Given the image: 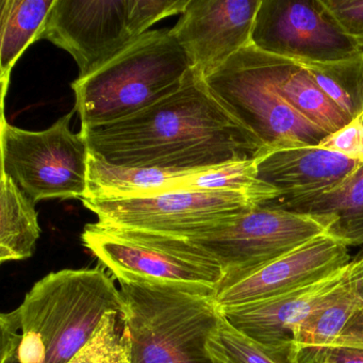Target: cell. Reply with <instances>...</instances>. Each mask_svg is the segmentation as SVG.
Returning <instances> with one entry per match:
<instances>
[{"label":"cell","mask_w":363,"mask_h":363,"mask_svg":"<svg viewBox=\"0 0 363 363\" xmlns=\"http://www.w3.org/2000/svg\"><path fill=\"white\" fill-rule=\"evenodd\" d=\"M80 133L91 155L118 167L203 172L267 154L193 69L177 91L158 103Z\"/></svg>","instance_id":"1"},{"label":"cell","mask_w":363,"mask_h":363,"mask_svg":"<svg viewBox=\"0 0 363 363\" xmlns=\"http://www.w3.org/2000/svg\"><path fill=\"white\" fill-rule=\"evenodd\" d=\"M110 311L124 314V298L101 263L52 272L35 284L20 307L0 315L1 359L69 363Z\"/></svg>","instance_id":"2"},{"label":"cell","mask_w":363,"mask_h":363,"mask_svg":"<svg viewBox=\"0 0 363 363\" xmlns=\"http://www.w3.org/2000/svg\"><path fill=\"white\" fill-rule=\"evenodd\" d=\"M192 72L171 29L150 30L99 71L72 84L82 129L133 116L177 91Z\"/></svg>","instance_id":"3"},{"label":"cell","mask_w":363,"mask_h":363,"mask_svg":"<svg viewBox=\"0 0 363 363\" xmlns=\"http://www.w3.org/2000/svg\"><path fill=\"white\" fill-rule=\"evenodd\" d=\"M133 363H212L207 341L222 318L214 291L120 282Z\"/></svg>","instance_id":"4"},{"label":"cell","mask_w":363,"mask_h":363,"mask_svg":"<svg viewBox=\"0 0 363 363\" xmlns=\"http://www.w3.org/2000/svg\"><path fill=\"white\" fill-rule=\"evenodd\" d=\"M213 96L267 152L318 146L329 133L303 118L280 93L276 57L246 46L205 80Z\"/></svg>","instance_id":"5"},{"label":"cell","mask_w":363,"mask_h":363,"mask_svg":"<svg viewBox=\"0 0 363 363\" xmlns=\"http://www.w3.org/2000/svg\"><path fill=\"white\" fill-rule=\"evenodd\" d=\"M82 242L120 282H150L214 291L224 277L220 263L179 238L116 230L88 224Z\"/></svg>","instance_id":"6"},{"label":"cell","mask_w":363,"mask_h":363,"mask_svg":"<svg viewBox=\"0 0 363 363\" xmlns=\"http://www.w3.org/2000/svg\"><path fill=\"white\" fill-rule=\"evenodd\" d=\"M74 111L43 131L12 126L1 118V173L35 203L84 199L91 152L82 133L69 128Z\"/></svg>","instance_id":"7"},{"label":"cell","mask_w":363,"mask_h":363,"mask_svg":"<svg viewBox=\"0 0 363 363\" xmlns=\"http://www.w3.org/2000/svg\"><path fill=\"white\" fill-rule=\"evenodd\" d=\"M82 201L97 216V224L106 228L179 239L201 235L258 205L245 193L193 190H173L135 199Z\"/></svg>","instance_id":"8"},{"label":"cell","mask_w":363,"mask_h":363,"mask_svg":"<svg viewBox=\"0 0 363 363\" xmlns=\"http://www.w3.org/2000/svg\"><path fill=\"white\" fill-rule=\"evenodd\" d=\"M324 233L326 228L315 218L257 205L184 240L216 259L228 277L260 267Z\"/></svg>","instance_id":"9"},{"label":"cell","mask_w":363,"mask_h":363,"mask_svg":"<svg viewBox=\"0 0 363 363\" xmlns=\"http://www.w3.org/2000/svg\"><path fill=\"white\" fill-rule=\"evenodd\" d=\"M252 45L273 56L320 63L363 52L323 0H261Z\"/></svg>","instance_id":"10"},{"label":"cell","mask_w":363,"mask_h":363,"mask_svg":"<svg viewBox=\"0 0 363 363\" xmlns=\"http://www.w3.org/2000/svg\"><path fill=\"white\" fill-rule=\"evenodd\" d=\"M42 39L72 55L77 79L99 71L137 40L129 30L126 0H56Z\"/></svg>","instance_id":"11"},{"label":"cell","mask_w":363,"mask_h":363,"mask_svg":"<svg viewBox=\"0 0 363 363\" xmlns=\"http://www.w3.org/2000/svg\"><path fill=\"white\" fill-rule=\"evenodd\" d=\"M350 261L348 246L324 233L260 267L223 278L213 298L218 308L264 301L318 281Z\"/></svg>","instance_id":"12"},{"label":"cell","mask_w":363,"mask_h":363,"mask_svg":"<svg viewBox=\"0 0 363 363\" xmlns=\"http://www.w3.org/2000/svg\"><path fill=\"white\" fill-rule=\"evenodd\" d=\"M261 0H190L172 35L193 72L207 79L231 57L252 44Z\"/></svg>","instance_id":"13"},{"label":"cell","mask_w":363,"mask_h":363,"mask_svg":"<svg viewBox=\"0 0 363 363\" xmlns=\"http://www.w3.org/2000/svg\"><path fill=\"white\" fill-rule=\"evenodd\" d=\"M363 273V250L335 273L284 294L233 307L220 308L235 328L264 345L292 343V333L316 310L335 301Z\"/></svg>","instance_id":"14"},{"label":"cell","mask_w":363,"mask_h":363,"mask_svg":"<svg viewBox=\"0 0 363 363\" xmlns=\"http://www.w3.org/2000/svg\"><path fill=\"white\" fill-rule=\"evenodd\" d=\"M363 162L318 146H298L267 152L257 161V176L290 199L325 192L339 186Z\"/></svg>","instance_id":"15"},{"label":"cell","mask_w":363,"mask_h":363,"mask_svg":"<svg viewBox=\"0 0 363 363\" xmlns=\"http://www.w3.org/2000/svg\"><path fill=\"white\" fill-rule=\"evenodd\" d=\"M318 220L327 233L350 246L363 245V163L342 184L325 192L258 203Z\"/></svg>","instance_id":"16"},{"label":"cell","mask_w":363,"mask_h":363,"mask_svg":"<svg viewBox=\"0 0 363 363\" xmlns=\"http://www.w3.org/2000/svg\"><path fill=\"white\" fill-rule=\"evenodd\" d=\"M197 173L201 172H171L118 167L91 155L89 159L88 192L84 199H135L180 190L182 182L189 176Z\"/></svg>","instance_id":"17"},{"label":"cell","mask_w":363,"mask_h":363,"mask_svg":"<svg viewBox=\"0 0 363 363\" xmlns=\"http://www.w3.org/2000/svg\"><path fill=\"white\" fill-rule=\"evenodd\" d=\"M363 307V273L328 305L316 310L292 333V344L299 363H308L316 354L339 339L356 312Z\"/></svg>","instance_id":"18"},{"label":"cell","mask_w":363,"mask_h":363,"mask_svg":"<svg viewBox=\"0 0 363 363\" xmlns=\"http://www.w3.org/2000/svg\"><path fill=\"white\" fill-rule=\"evenodd\" d=\"M35 201L6 174L0 180V262L27 260L35 254L42 229Z\"/></svg>","instance_id":"19"},{"label":"cell","mask_w":363,"mask_h":363,"mask_svg":"<svg viewBox=\"0 0 363 363\" xmlns=\"http://www.w3.org/2000/svg\"><path fill=\"white\" fill-rule=\"evenodd\" d=\"M56 0H1L0 77L3 101L7 94L10 74L23 52L35 42Z\"/></svg>","instance_id":"20"},{"label":"cell","mask_w":363,"mask_h":363,"mask_svg":"<svg viewBox=\"0 0 363 363\" xmlns=\"http://www.w3.org/2000/svg\"><path fill=\"white\" fill-rule=\"evenodd\" d=\"M275 57L280 93L303 118L329 135L352 122L320 90L301 63Z\"/></svg>","instance_id":"21"},{"label":"cell","mask_w":363,"mask_h":363,"mask_svg":"<svg viewBox=\"0 0 363 363\" xmlns=\"http://www.w3.org/2000/svg\"><path fill=\"white\" fill-rule=\"evenodd\" d=\"M297 62L350 121L363 113V52L335 62Z\"/></svg>","instance_id":"22"},{"label":"cell","mask_w":363,"mask_h":363,"mask_svg":"<svg viewBox=\"0 0 363 363\" xmlns=\"http://www.w3.org/2000/svg\"><path fill=\"white\" fill-rule=\"evenodd\" d=\"M206 348L212 363H299L292 343L264 345L238 330L224 315Z\"/></svg>","instance_id":"23"},{"label":"cell","mask_w":363,"mask_h":363,"mask_svg":"<svg viewBox=\"0 0 363 363\" xmlns=\"http://www.w3.org/2000/svg\"><path fill=\"white\" fill-rule=\"evenodd\" d=\"M257 161L258 159L227 163L189 176L180 190L245 193L258 203L275 199L277 192L258 179Z\"/></svg>","instance_id":"24"},{"label":"cell","mask_w":363,"mask_h":363,"mask_svg":"<svg viewBox=\"0 0 363 363\" xmlns=\"http://www.w3.org/2000/svg\"><path fill=\"white\" fill-rule=\"evenodd\" d=\"M69 363H133V342L124 314L107 312Z\"/></svg>","instance_id":"25"},{"label":"cell","mask_w":363,"mask_h":363,"mask_svg":"<svg viewBox=\"0 0 363 363\" xmlns=\"http://www.w3.org/2000/svg\"><path fill=\"white\" fill-rule=\"evenodd\" d=\"M190 0H126L129 30L135 39L162 18L184 13Z\"/></svg>","instance_id":"26"},{"label":"cell","mask_w":363,"mask_h":363,"mask_svg":"<svg viewBox=\"0 0 363 363\" xmlns=\"http://www.w3.org/2000/svg\"><path fill=\"white\" fill-rule=\"evenodd\" d=\"M323 3L363 50V0H323Z\"/></svg>","instance_id":"27"},{"label":"cell","mask_w":363,"mask_h":363,"mask_svg":"<svg viewBox=\"0 0 363 363\" xmlns=\"http://www.w3.org/2000/svg\"><path fill=\"white\" fill-rule=\"evenodd\" d=\"M320 146L363 162V125L360 118L352 121L341 130L329 135Z\"/></svg>","instance_id":"28"},{"label":"cell","mask_w":363,"mask_h":363,"mask_svg":"<svg viewBox=\"0 0 363 363\" xmlns=\"http://www.w3.org/2000/svg\"><path fill=\"white\" fill-rule=\"evenodd\" d=\"M308 363H363V348L331 346L316 354Z\"/></svg>","instance_id":"29"},{"label":"cell","mask_w":363,"mask_h":363,"mask_svg":"<svg viewBox=\"0 0 363 363\" xmlns=\"http://www.w3.org/2000/svg\"><path fill=\"white\" fill-rule=\"evenodd\" d=\"M1 363H18L14 358L1 359Z\"/></svg>","instance_id":"30"},{"label":"cell","mask_w":363,"mask_h":363,"mask_svg":"<svg viewBox=\"0 0 363 363\" xmlns=\"http://www.w3.org/2000/svg\"><path fill=\"white\" fill-rule=\"evenodd\" d=\"M359 118H360L361 123H362V125H363V113L361 114L360 116H359Z\"/></svg>","instance_id":"31"}]
</instances>
